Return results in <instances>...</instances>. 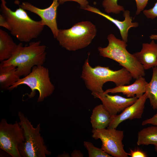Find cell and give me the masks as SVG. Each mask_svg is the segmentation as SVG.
Masks as SVG:
<instances>
[{"label":"cell","mask_w":157,"mask_h":157,"mask_svg":"<svg viewBox=\"0 0 157 157\" xmlns=\"http://www.w3.org/2000/svg\"><path fill=\"white\" fill-rule=\"evenodd\" d=\"M90 53H88L82 67L81 78L87 88L92 93H103L104 84L106 82H112L119 86L129 84L133 78L129 72L125 68L114 71L108 67L97 66L92 67L89 63Z\"/></svg>","instance_id":"6da1fadb"},{"label":"cell","mask_w":157,"mask_h":157,"mask_svg":"<svg viewBox=\"0 0 157 157\" xmlns=\"http://www.w3.org/2000/svg\"><path fill=\"white\" fill-rule=\"evenodd\" d=\"M6 4V1L2 2L1 11L10 27L12 35L21 42H27L40 34L45 26L41 20L32 19L20 7L13 11Z\"/></svg>","instance_id":"7a4b0ae2"},{"label":"cell","mask_w":157,"mask_h":157,"mask_svg":"<svg viewBox=\"0 0 157 157\" xmlns=\"http://www.w3.org/2000/svg\"><path fill=\"white\" fill-rule=\"evenodd\" d=\"M46 46L40 41L32 42L23 47L22 43L17 46L11 57L1 62L4 66L13 65L17 67L16 73L20 77L25 76L35 66L43 65L46 58Z\"/></svg>","instance_id":"3957f363"},{"label":"cell","mask_w":157,"mask_h":157,"mask_svg":"<svg viewBox=\"0 0 157 157\" xmlns=\"http://www.w3.org/2000/svg\"><path fill=\"white\" fill-rule=\"evenodd\" d=\"M107 39L108 45L105 47L98 48L100 55L118 63L129 72L134 79L144 76V69L133 55L127 51L126 42L117 38L113 34H109Z\"/></svg>","instance_id":"277c9868"},{"label":"cell","mask_w":157,"mask_h":157,"mask_svg":"<svg viewBox=\"0 0 157 157\" xmlns=\"http://www.w3.org/2000/svg\"><path fill=\"white\" fill-rule=\"evenodd\" d=\"M97 33L95 26L89 21H81L67 29H60L56 38L66 50L75 51L88 46Z\"/></svg>","instance_id":"5b68a950"},{"label":"cell","mask_w":157,"mask_h":157,"mask_svg":"<svg viewBox=\"0 0 157 157\" xmlns=\"http://www.w3.org/2000/svg\"><path fill=\"white\" fill-rule=\"evenodd\" d=\"M18 115L25 138L19 148L21 157H45L51 155L40 133V124L34 127L23 113L19 112Z\"/></svg>","instance_id":"8992f818"},{"label":"cell","mask_w":157,"mask_h":157,"mask_svg":"<svg viewBox=\"0 0 157 157\" xmlns=\"http://www.w3.org/2000/svg\"><path fill=\"white\" fill-rule=\"evenodd\" d=\"M22 85H26L31 89L30 94H27L30 98L35 97L36 90L38 91V102L43 101L45 99L51 95L55 89L54 86L50 81L48 69L43 65L34 66L29 74L20 78L8 90H11Z\"/></svg>","instance_id":"52a82bcc"},{"label":"cell","mask_w":157,"mask_h":157,"mask_svg":"<svg viewBox=\"0 0 157 157\" xmlns=\"http://www.w3.org/2000/svg\"><path fill=\"white\" fill-rule=\"evenodd\" d=\"M24 131L19 122L13 124L2 118L0 122V148L13 157H21L19 148L25 141Z\"/></svg>","instance_id":"ba28073f"},{"label":"cell","mask_w":157,"mask_h":157,"mask_svg":"<svg viewBox=\"0 0 157 157\" xmlns=\"http://www.w3.org/2000/svg\"><path fill=\"white\" fill-rule=\"evenodd\" d=\"M92 137L100 139L102 142L101 149L115 157H128V154L124 149L122 143L124 134L122 131L115 128L93 129Z\"/></svg>","instance_id":"9c48e42d"},{"label":"cell","mask_w":157,"mask_h":157,"mask_svg":"<svg viewBox=\"0 0 157 157\" xmlns=\"http://www.w3.org/2000/svg\"><path fill=\"white\" fill-rule=\"evenodd\" d=\"M60 4L58 0H53L51 5L44 9H40L27 2H23L19 6L25 10L32 12L38 15L45 26L51 30L54 38L57 35L59 30L56 21L57 10Z\"/></svg>","instance_id":"30bf717a"},{"label":"cell","mask_w":157,"mask_h":157,"mask_svg":"<svg viewBox=\"0 0 157 157\" xmlns=\"http://www.w3.org/2000/svg\"><path fill=\"white\" fill-rule=\"evenodd\" d=\"M94 98L99 99L102 104L112 116L124 110L132 105L138 99L136 96L125 98L118 95H111L108 93H92Z\"/></svg>","instance_id":"8fae6325"},{"label":"cell","mask_w":157,"mask_h":157,"mask_svg":"<svg viewBox=\"0 0 157 157\" xmlns=\"http://www.w3.org/2000/svg\"><path fill=\"white\" fill-rule=\"evenodd\" d=\"M147 99V93L145 92L133 104L125 108L120 114L113 116L108 128L116 129L120 123L125 120L141 118Z\"/></svg>","instance_id":"7c38bea8"},{"label":"cell","mask_w":157,"mask_h":157,"mask_svg":"<svg viewBox=\"0 0 157 157\" xmlns=\"http://www.w3.org/2000/svg\"><path fill=\"white\" fill-rule=\"evenodd\" d=\"M84 9L101 15L113 23L119 29L122 40L126 42L128 41L129 29L131 27H137L138 26V22H132V17L130 16V12L128 10H124L123 12L124 19L122 21L112 17L101 12L97 8L89 5Z\"/></svg>","instance_id":"4fadbf2b"},{"label":"cell","mask_w":157,"mask_h":157,"mask_svg":"<svg viewBox=\"0 0 157 157\" xmlns=\"http://www.w3.org/2000/svg\"><path fill=\"white\" fill-rule=\"evenodd\" d=\"M133 54L144 70L157 66V44L154 40L149 43H143L141 51Z\"/></svg>","instance_id":"5bb4252c"},{"label":"cell","mask_w":157,"mask_h":157,"mask_svg":"<svg viewBox=\"0 0 157 157\" xmlns=\"http://www.w3.org/2000/svg\"><path fill=\"white\" fill-rule=\"evenodd\" d=\"M148 83L144 77L137 79L132 84L128 85L116 86L112 88L108 89L104 93L112 94L122 93L127 98L136 96L139 98L145 92V87Z\"/></svg>","instance_id":"9a60e30c"},{"label":"cell","mask_w":157,"mask_h":157,"mask_svg":"<svg viewBox=\"0 0 157 157\" xmlns=\"http://www.w3.org/2000/svg\"><path fill=\"white\" fill-rule=\"evenodd\" d=\"M113 116L102 104L96 106L93 109L90 117V122L93 129L108 127Z\"/></svg>","instance_id":"2e32d148"},{"label":"cell","mask_w":157,"mask_h":157,"mask_svg":"<svg viewBox=\"0 0 157 157\" xmlns=\"http://www.w3.org/2000/svg\"><path fill=\"white\" fill-rule=\"evenodd\" d=\"M17 67L13 65L3 66L0 64V88L2 90L9 88L20 78L16 73Z\"/></svg>","instance_id":"e0dca14e"},{"label":"cell","mask_w":157,"mask_h":157,"mask_svg":"<svg viewBox=\"0 0 157 157\" xmlns=\"http://www.w3.org/2000/svg\"><path fill=\"white\" fill-rule=\"evenodd\" d=\"M11 36L6 32L0 29V61L9 59L17 46Z\"/></svg>","instance_id":"ac0fdd59"},{"label":"cell","mask_w":157,"mask_h":157,"mask_svg":"<svg viewBox=\"0 0 157 157\" xmlns=\"http://www.w3.org/2000/svg\"><path fill=\"white\" fill-rule=\"evenodd\" d=\"M153 125L144 128L138 132V145H157V126Z\"/></svg>","instance_id":"d6986e66"},{"label":"cell","mask_w":157,"mask_h":157,"mask_svg":"<svg viewBox=\"0 0 157 157\" xmlns=\"http://www.w3.org/2000/svg\"><path fill=\"white\" fill-rule=\"evenodd\" d=\"M145 92L147 94L151 105L154 110L157 109V67L153 68L151 80L146 85Z\"/></svg>","instance_id":"ffe728a7"},{"label":"cell","mask_w":157,"mask_h":157,"mask_svg":"<svg viewBox=\"0 0 157 157\" xmlns=\"http://www.w3.org/2000/svg\"><path fill=\"white\" fill-rule=\"evenodd\" d=\"M118 0H103L102 6L105 11L108 13H113L117 14L125 10L123 6L117 3Z\"/></svg>","instance_id":"44dd1931"},{"label":"cell","mask_w":157,"mask_h":157,"mask_svg":"<svg viewBox=\"0 0 157 157\" xmlns=\"http://www.w3.org/2000/svg\"><path fill=\"white\" fill-rule=\"evenodd\" d=\"M83 144L87 149L89 157H111V155L102 150L94 146L92 143L89 141H84Z\"/></svg>","instance_id":"7402d4cb"},{"label":"cell","mask_w":157,"mask_h":157,"mask_svg":"<svg viewBox=\"0 0 157 157\" xmlns=\"http://www.w3.org/2000/svg\"><path fill=\"white\" fill-rule=\"evenodd\" d=\"M154 6L148 10H144L143 11V13L145 16L148 19H152L157 17V0ZM150 39L157 40V34H153L150 36Z\"/></svg>","instance_id":"603a6c76"},{"label":"cell","mask_w":157,"mask_h":157,"mask_svg":"<svg viewBox=\"0 0 157 157\" xmlns=\"http://www.w3.org/2000/svg\"><path fill=\"white\" fill-rule=\"evenodd\" d=\"M137 7L135 15H138L144 10L148 3L149 0H135Z\"/></svg>","instance_id":"cb8c5ba5"},{"label":"cell","mask_w":157,"mask_h":157,"mask_svg":"<svg viewBox=\"0 0 157 157\" xmlns=\"http://www.w3.org/2000/svg\"><path fill=\"white\" fill-rule=\"evenodd\" d=\"M130 151L128 154L129 156L131 157H146L147 156V154L142 150L138 149L134 150L130 149Z\"/></svg>","instance_id":"d4e9b609"},{"label":"cell","mask_w":157,"mask_h":157,"mask_svg":"<svg viewBox=\"0 0 157 157\" xmlns=\"http://www.w3.org/2000/svg\"><path fill=\"white\" fill-rule=\"evenodd\" d=\"M72 1L77 2L81 6V8L84 9L89 5V2L87 0H58L60 4H62L65 2Z\"/></svg>","instance_id":"484cf974"},{"label":"cell","mask_w":157,"mask_h":157,"mask_svg":"<svg viewBox=\"0 0 157 157\" xmlns=\"http://www.w3.org/2000/svg\"><path fill=\"white\" fill-rule=\"evenodd\" d=\"M148 124L157 126V113L151 117L143 121L142 123V126Z\"/></svg>","instance_id":"4316f807"},{"label":"cell","mask_w":157,"mask_h":157,"mask_svg":"<svg viewBox=\"0 0 157 157\" xmlns=\"http://www.w3.org/2000/svg\"><path fill=\"white\" fill-rule=\"evenodd\" d=\"M0 26L5 28L9 31L10 30V28L8 23L1 14H0Z\"/></svg>","instance_id":"83f0119b"},{"label":"cell","mask_w":157,"mask_h":157,"mask_svg":"<svg viewBox=\"0 0 157 157\" xmlns=\"http://www.w3.org/2000/svg\"><path fill=\"white\" fill-rule=\"evenodd\" d=\"M70 156L72 157H83V155L80 150H75L72 152Z\"/></svg>","instance_id":"f1b7e54d"},{"label":"cell","mask_w":157,"mask_h":157,"mask_svg":"<svg viewBox=\"0 0 157 157\" xmlns=\"http://www.w3.org/2000/svg\"><path fill=\"white\" fill-rule=\"evenodd\" d=\"M59 156L61 157H70V155L68 153H66L64 152V153L60 155Z\"/></svg>","instance_id":"f546056e"},{"label":"cell","mask_w":157,"mask_h":157,"mask_svg":"<svg viewBox=\"0 0 157 157\" xmlns=\"http://www.w3.org/2000/svg\"><path fill=\"white\" fill-rule=\"evenodd\" d=\"M154 146L155 150L157 152V145H156Z\"/></svg>","instance_id":"4dcf8cb0"},{"label":"cell","mask_w":157,"mask_h":157,"mask_svg":"<svg viewBox=\"0 0 157 157\" xmlns=\"http://www.w3.org/2000/svg\"><path fill=\"white\" fill-rule=\"evenodd\" d=\"M1 2L5 1V0H1Z\"/></svg>","instance_id":"1f68e13d"}]
</instances>
